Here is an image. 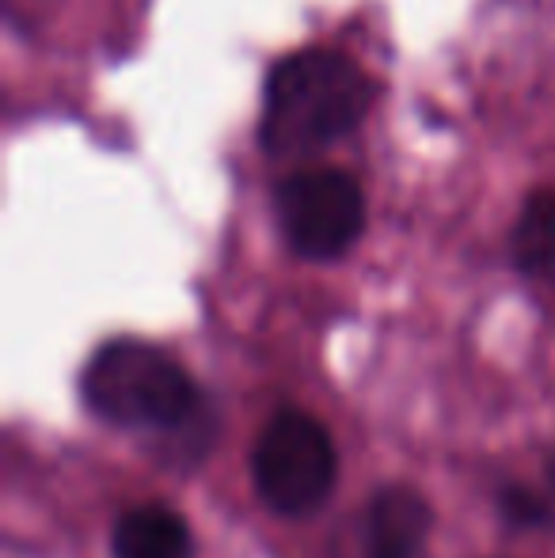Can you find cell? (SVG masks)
<instances>
[{"label":"cell","instance_id":"cell-4","mask_svg":"<svg viewBox=\"0 0 555 558\" xmlns=\"http://www.w3.org/2000/svg\"><path fill=\"white\" fill-rule=\"evenodd\" d=\"M275 209L289 251L309 263L342 258L365 228V194L342 168L293 171L281 179Z\"/></svg>","mask_w":555,"mask_h":558},{"label":"cell","instance_id":"cell-7","mask_svg":"<svg viewBox=\"0 0 555 558\" xmlns=\"http://www.w3.org/2000/svg\"><path fill=\"white\" fill-rule=\"evenodd\" d=\"M514 263L536 286L555 289V191H533L526 198L510 235Z\"/></svg>","mask_w":555,"mask_h":558},{"label":"cell","instance_id":"cell-1","mask_svg":"<svg viewBox=\"0 0 555 558\" xmlns=\"http://www.w3.org/2000/svg\"><path fill=\"white\" fill-rule=\"evenodd\" d=\"M373 84L347 53L297 50L281 58L267 76L260 114V145L275 160L316 156L342 141L365 118Z\"/></svg>","mask_w":555,"mask_h":558},{"label":"cell","instance_id":"cell-6","mask_svg":"<svg viewBox=\"0 0 555 558\" xmlns=\"http://www.w3.org/2000/svg\"><path fill=\"white\" fill-rule=\"evenodd\" d=\"M114 558H194V536L183 513L164 501H141L114 521Z\"/></svg>","mask_w":555,"mask_h":558},{"label":"cell","instance_id":"cell-9","mask_svg":"<svg viewBox=\"0 0 555 558\" xmlns=\"http://www.w3.org/2000/svg\"><path fill=\"white\" fill-rule=\"evenodd\" d=\"M541 494H544V513H548V521H544V529L555 532V452L548 456V463H544V483H541Z\"/></svg>","mask_w":555,"mask_h":558},{"label":"cell","instance_id":"cell-3","mask_svg":"<svg viewBox=\"0 0 555 558\" xmlns=\"http://www.w3.org/2000/svg\"><path fill=\"white\" fill-rule=\"evenodd\" d=\"M252 483L278 517H309L327 506L339 483V448L316 414L278 407L252 448Z\"/></svg>","mask_w":555,"mask_h":558},{"label":"cell","instance_id":"cell-8","mask_svg":"<svg viewBox=\"0 0 555 558\" xmlns=\"http://www.w3.org/2000/svg\"><path fill=\"white\" fill-rule=\"evenodd\" d=\"M498 513L510 529L518 532H533V529H544L548 513H544V494L541 486H526V483H506L495 498Z\"/></svg>","mask_w":555,"mask_h":558},{"label":"cell","instance_id":"cell-5","mask_svg":"<svg viewBox=\"0 0 555 558\" xmlns=\"http://www.w3.org/2000/svg\"><path fill=\"white\" fill-rule=\"evenodd\" d=\"M434 529V506L408 483L373 490L358 524V558H422Z\"/></svg>","mask_w":555,"mask_h":558},{"label":"cell","instance_id":"cell-2","mask_svg":"<svg viewBox=\"0 0 555 558\" xmlns=\"http://www.w3.org/2000/svg\"><path fill=\"white\" fill-rule=\"evenodd\" d=\"M81 399L99 422L148 434H186L206 414V396L194 376L134 335L107 338L81 373Z\"/></svg>","mask_w":555,"mask_h":558}]
</instances>
